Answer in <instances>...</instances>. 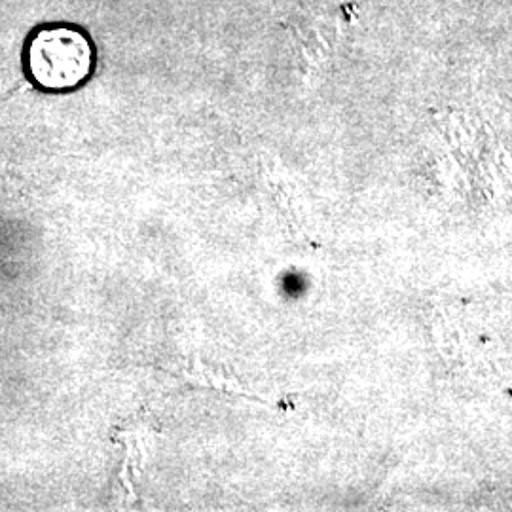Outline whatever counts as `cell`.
Segmentation results:
<instances>
[{"mask_svg": "<svg viewBox=\"0 0 512 512\" xmlns=\"http://www.w3.org/2000/svg\"><path fill=\"white\" fill-rule=\"evenodd\" d=\"M19 61L25 80L38 92L71 93L92 80L99 48L84 25L54 19L27 31Z\"/></svg>", "mask_w": 512, "mask_h": 512, "instance_id": "obj_1", "label": "cell"}]
</instances>
